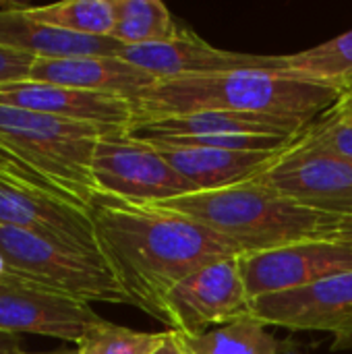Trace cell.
Listing matches in <instances>:
<instances>
[{
	"mask_svg": "<svg viewBox=\"0 0 352 354\" xmlns=\"http://www.w3.org/2000/svg\"><path fill=\"white\" fill-rule=\"evenodd\" d=\"M33 62H35L33 54L0 46V85L29 79V71H31Z\"/></svg>",
	"mask_w": 352,
	"mask_h": 354,
	"instance_id": "cell-25",
	"label": "cell"
},
{
	"mask_svg": "<svg viewBox=\"0 0 352 354\" xmlns=\"http://www.w3.org/2000/svg\"><path fill=\"white\" fill-rule=\"evenodd\" d=\"M249 315L266 326L334 334L338 346L352 342V272L255 299Z\"/></svg>",
	"mask_w": 352,
	"mask_h": 354,
	"instance_id": "cell-11",
	"label": "cell"
},
{
	"mask_svg": "<svg viewBox=\"0 0 352 354\" xmlns=\"http://www.w3.org/2000/svg\"><path fill=\"white\" fill-rule=\"evenodd\" d=\"M301 141L352 162V124H344L330 114H324L311 122L301 135Z\"/></svg>",
	"mask_w": 352,
	"mask_h": 354,
	"instance_id": "cell-24",
	"label": "cell"
},
{
	"mask_svg": "<svg viewBox=\"0 0 352 354\" xmlns=\"http://www.w3.org/2000/svg\"><path fill=\"white\" fill-rule=\"evenodd\" d=\"M2 274L83 303L131 305L104 253L0 224Z\"/></svg>",
	"mask_w": 352,
	"mask_h": 354,
	"instance_id": "cell-5",
	"label": "cell"
},
{
	"mask_svg": "<svg viewBox=\"0 0 352 354\" xmlns=\"http://www.w3.org/2000/svg\"><path fill=\"white\" fill-rule=\"evenodd\" d=\"M116 23L112 37L122 46L166 44L183 35L168 6L160 0H112Z\"/></svg>",
	"mask_w": 352,
	"mask_h": 354,
	"instance_id": "cell-20",
	"label": "cell"
},
{
	"mask_svg": "<svg viewBox=\"0 0 352 354\" xmlns=\"http://www.w3.org/2000/svg\"><path fill=\"white\" fill-rule=\"evenodd\" d=\"M0 224L100 251L89 209L0 151Z\"/></svg>",
	"mask_w": 352,
	"mask_h": 354,
	"instance_id": "cell-6",
	"label": "cell"
},
{
	"mask_svg": "<svg viewBox=\"0 0 352 354\" xmlns=\"http://www.w3.org/2000/svg\"><path fill=\"white\" fill-rule=\"evenodd\" d=\"M166 326L183 336H201L210 326L247 317V295L241 257L205 266L183 278L164 299Z\"/></svg>",
	"mask_w": 352,
	"mask_h": 354,
	"instance_id": "cell-8",
	"label": "cell"
},
{
	"mask_svg": "<svg viewBox=\"0 0 352 354\" xmlns=\"http://www.w3.org/2000/svg\"><path fill=\"white\" fill-rule=\"evenodd\" d=\"M162 338L164 332H137L104 319L85 334L77 351L79 354H151Z\"/></svg>",
	"mask_w": 352,
	"mask_h": 354,
	"instance_id": "cell-23",
	"label": "cell"
},
{
	"mask_svg": "<svg viewBox=\"0 0 352 354\" xmlns=\"http://www.w3.org/2000/svg\"><path fill=\"white\" fill-rule=\"evenodd\" d=\"M255 180L313 212L352 216V162L301 139Z\"/></svg>",
	"mask_w": 352,
	"mask_h": 354,
	"instance_id": "cell-9",
	"label": "cell"
},
{
	"mask_svg": "<svg viewBox=\"0 0 352 354\" xmlns=\"http://www.w3.org/2000/svg\"><path fill=\"white\" fill-rule=\"evenodd\" d=\"M0 46L35 58L118 56L122 44L114 37H93L44 25L23 12V4L0 2Z\"/></svg>",
	"mask_w": 352,
	"mask_h": 354,
	"instance_id": "cell-17",
	"label": "cell"
},
{
	"mask_svg": "<svg viewBox=\"0 0 352 354\" xmlns=\"http://www.w3.org/2000/svg\"><path fill=\"white\" fill-rule=\"evenodd\" d=\"M104 322L89 303L21 284L0 274V330L79 344Z\"/></svg>",
	"mask_w": 352,
	"mask_h": 354,
	"instance_id": "cell-12",
	"label": "cell"
},
{
	"mask_svg": "<svg viewBox=\"0 0 352 354\" xmlns=\"http://www.w3.org/2000/svg\"><path fill=\"white\" fill-rule=\"evenodd\" d=\"M268 328L247 315L201 336H180L187 354H280V342Z\"/></svg>",
	"mask_w": 352,
	"mask_h": 354,
	"instance_id": "cell-21",
	"label": "cell"
},
{
	"mask_svg": "<svg viewBox=\"0 0 352 354\" xmlns=\"http://www.w3.org/2000/svg\"><path fill=\"white\" fill-rule=\"evenodd\" d=\"M309 124L263 114L243 112H191L176 116L133 120L127 131L135 139L203 137V135H266L301 137Z\"/></svg>",
	"mask_w": 352,
	"mask_h": 354,
	"instance_id": "cell-16",
	"label": "cell"
},
{
	"mask_svg": "<svg viewBox=\"0 0 352 354\" xmlns=\"http://www.w3.org/2000/svg\"><path fill=\"white\" fill-rule=\"evenodd\" d=\"M151 354H187L185 351V342H183V336L174 330H168L164 332V338L162 342L158 344V348Z\"/></svg>",
	"mask_w": 352,
	"mask_h": 354,
	"instance_id": "cell-26",
	"label": "cell"
},
{
	"mask_svg": "<svg viewBox=\"0 0 352 354\" xmlns=\"http://www.w3.org/2000/svg\"><path fill=\"white\" fill-rule=\"evenodd\" d=\"M241 270L247 295L255 301L349 274L352 272V245L338 241H305L266 253L243 255Z\"/></svg>",
	"mask_w": 352,
	"mask_h": 354,
	"instance_id": "cell-10",
	"label": "cell"
},
{
	"mask_svg": "<svg viewBox=\"0 0 352 354\" xmlns=\"http://www.w3.org/2000/svg\"><path fill=\"white\" fill-rule=\"evenodd\" d=\"M0 274H2V261H0Z\"/></svg>",
	"mask_w": 352,
	"mask_h": 354,
	"instance_id": "cell-31",
	"label": "cell"
},
{
	"mask_svg": "<svg viewBox=\"0 0 352 354\" xmlns=\"http://www.w3.org/2000/svg\"><path fill=\"white\" fill-rule=\"evenodd\" d=\"M0 104L58 118L116 127H129L137 118L135 102L129 97L41 83L31 79L0 85Z\"/></svg>",
	"mask_w": 352,
	"mask_h": 354,
	"instance_id": "cell-14",
	"label": "cell"
},
{
	"mask_svg": "<svg viewBox=\"0 0 352 354\" xmlns=\"http://www.w3.org/2000/svg\"><path fill=\"white\" fill-rule=\"evenodd\" d=\"M23 12L44 25L93 37H112L116 23L112 0H66L48 6L23 4Z\"/></svg>",
	"mask_w": 352,
	"mask_h": 354,
	"instance_id": "cell-22",
	"label": "cell"
},
{
	"mask_svg": "<svg viewBox=\"0 0 352 354\" xmlns=\"http://www.w3.org/2000/svg\"><path fill=\"white\" fill-rule=\"evenodd\" d=\"M330 241H338V243H344V245H352V216L346 218H340L334 234Z\"/></svg>",
	"mask_w": 352,
	"mask_h": 354,
	"instance_id": "cell-28",
	"label": "cell"
},
{
	"mask_svg": "<svg viewBox=\"0 0 352 354\" xmlns=\"http://www.w3.org/2000/svg\"><path fill=\"white\" fill-rule=\"evenodd\" d=\"M100 249L131 305L166 324L164 299L189 274L243 253L205 226L154 203L95 193L87 205Z\"/></svg>",
	"mask_w": 352,
	"mask_h": 354,
	"instance_id": "cell-1",
	"label": "cell"
},
{
	"mask_svg": "<svg viewBox=\"0 0 352 354\" xmlns=\"http://www.w3.org/2000/svg\"><path fill=\"white\" fill-rule=\"evenodd\" d=\"M172 209L232 243L243 255L274 251L305 241H330L340 218L313 212L259 180L191 193L154 203Z\"/></svg>",
	"mask_w": 352,
	"mask_h": 354,
	"instance_id": "cell-3",
	"label": "cell"
},
{
	"mask_svg": "<svg viewBox=\"0 0 352 354\" xmlns=\"http://www.w3.org/2000/svg\"><path fill=\"white\" fill-rule=\"evenodd\" d=\"M118 129L127 127L58 118L0 104V151L85 207L98 193L91 174L95 145Z\"/></svg>",
	"mask_w": 352,
	"mask_h": 354,
	"instance_id": "cell-4",
	"label": "cell"
},
{
	"mask_svg": "<svg viewBox=\"0 0 352 354\" xmlns=\"http://www.w3.org/2000/svg\"><path fill=\"white\" fill-rule=\"evenodd\" d=\"M282 73L352 93V29L315 48L284 56Z\"/></svg>",
	"mask_w": 352,
	"mask_h": 354,
	"instance_id": "cell-19",
	"label": "cell"
},
{
	"mask_svg": "<svg viewBox=\"0 0 352 354\" xmlns=\"http://www.w3.org/2000/svg\"><path fill=\"white\" fill-rule=\"evenodd\" d=\"M166 162L195 189V193L220 191L255 180L286 151H243V149H193L158 147Z\"/></svg>",
	"mask_w": 352,
	"mask_h": 354,
	"instance_id": "cell-18",
	"label": "cell"
},
{
	"mask_svg": "<svg viewBox=\"0 0 352 354\" xmlns=\"http://www.w3.org/2000/svg\"><path fill=\"white\" fill-rule=\"evenodd\" d=\"M31 81L54 83L85 91L122 95L135 100L158 79L118 56H77V58H35Z\"/></svg>",
	"mask_w": 352,
	"mask_h": 354,
	"instance_id": "cell-15",
	"label": "cell"
},
{
	"mask_svg": "<svg viewBox=\"0 0 352 354\" xmlns=\"http://www.w3.org/2000/svg\"><path fill=\"white\" fill-rule=\"evenodd\" d=\"M0 354H21L19 334H10V332L0 330Z\"/></svg>",
	"mask_w": 352,
	"mask_h": 354,
	"instance_id": "cell-29",
	"label": "cell"
},
{
	"mask_svg": "<svg viewBox=\"0 0 352 354\" xmlns=\"http://www.w3.org/2000/svg\"><path fill=\"white\" fill-rule=\"evenodd\" d=\"M21 354H29V353H21ZM39 354H79L77 348H68V351H58V353H39Z\"/></svg>",
	"mask_w": 352,
	"mask_h": 354,
	"instance_id": "cell-30",
	"label": "cell"
},
{
	"mask_svg": "<svg viewBox=\"0 0 352 354\" xmlns=\"http://www.w3.org/2000/svg\"><path fill=\"white\" fill-rule=\"evenodd\" d=\"M91 174L98 193L137 203H162L195 193L158 147L135 139L127 129H118L98 141Z\"/></svg>",
	"mask_w": 352,
	"mask_h": 354,
	"instance_id": "cell-7",
	"label": "cell"
},
{
	"mask_svg": "<svg viewBox=\"0 0 352 354\" xmlns=\"http://www.w3.org/2000/svg\"><path fill=\"white\" fill-rule=\"evenodd\" d=\"M338 89L284 73L247 68L212 75L160 79L133 102L135 120L191 112L263 114L305 124L324 116L340 97Z\"/></svg>",
	"mask_w": 352,
	"mask_h": 354,
	"instance_id": "cell-2",
	"label": "cell"
},
{
	"mask_svg": "<svg viewBox=\"0 0 352 354\" xmlns=\"http://www.w3.org/2000/svg\"><path fill=\"white\" fill-rule=\"evenodd\" d=\"M118 58L154 75L158 81L247 68H263L276 73L284 71V56H255L222 50L201 39L191 29H185L180 37L166 44L122 46Z\"/></svg>",
	"mask_w": 352,
	"mask_h": 354,
	"instance_id": "cell-13",
	"label": "cell"
},
{
	"mask_svg": "<svg viewBox=\"0 0 352 354\" xmlns=\"http://www.w3.org/2000/svg\"><path fill=\"white\" fill-rule=\"evenodd\" d=\"M326 114H330L332 118H336L344 124H352V93H342L338 97V102Z\"/></svg>",
	"mask_w": 352,
	"mask_h": 354,
	"instance_id": "cell-27",
	"label": "cell"
}]
</instances>
